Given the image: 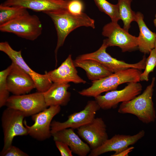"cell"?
Returning <instances> with one entry per match:
<instances>
[{
    "mask_svg": "<svg viewBox=\"0 0 156 156\" xmlns=\"http://www.w3.org/2000/svg\"><path fill=\"white\" fill-rule=\"evenodd\" d=\"M27 9L18 6L0 5V25L29 13Z\"/></svg>",
    "mask_w": 156,
    "mask_h": 156,
    "instance_id": "cell-23",
    "label": "cell"
},
{
    "mask_svg": "<svg viewBox=\"0 0 156 156\" xmlns=\"http://www.w3.org/2000/svg\"><path fill=\"white\" fill-rule=\"evenodd\" d=\"M70 86L69 83H53L49 89L43 92L47 106L66 105L70 100L71 94L68 90Z\"/></svg>",
    "mask_w": 156,
    "mask_h": 156,
    "instance_id": "cell-19",
    "label": "cell"
},
{
    "mask_svg": "<svg viewBox=\"0 0 156 156\" xmlns=\"http://www.w3.org/2000/svg\"><path fill=\"white\" fill-rule=\"evenodd\" d=\"M10 65L6 69L0 72V107L5 105L9 97L10 92L7 84V76L11 69Z\"/></svg>",
    "mask_w": 156,
    "mask_h": 156,
    "instance_id": "cell-25",
    "label": "cell"
},
{
    "mask_svg": "<svg viewBox=\"0 0 156 156\" xmlns=\"http://www.w3.org/2000/svg\"><path fill=\"white\" fill-rule=\"evenodd\" d=\"M84 5L81 0H69L67 10L70 12L75 14L83 12Z\"/></svg>",
    "mask_w": 156,
    "mask_h": 156,
    "instance_id": "cell-27",
    "label": "cell"
},
{
    "mask_svg": "<svg viewBox=\"0 0 156 156\" xmlns=\"http://www.w3.org/2000/svg\"><path fill=\"white\" fill-rule=\"evenodd\" d=\"M77 129L79 135L87 143L91 150L99 147L108 139L106 125L101 117L95 118Z\"/></svg>",
    "mask_w": 156,
    "mask_h": 156,
    "instance_id": "cell-14",
    "label": "cell"
},
{
    "mask_svg": "<svg viewBox=\"0 0 156 156\" xmlns=\"http://www.w3.org/2000/svg\"><path fill=\"white\" fill-rule=\"evenodd\" d=\"M102 34L108 47L117 46L123 52L133 51L138 48V38L122 28L118 23L111 22L103 27Z\"/></svg>",
    "mask_w": 156,
    "mask_h": 156,
    "instance_id": "cell-7",
    "label": "cell"
},
{
    "mask_svg": "<svg viewBox=\"0 0 156 156\" xmlns=\"http://www.w3.org/2000/svg\"><path fill=\"white\" fill-rule=\"evenodd\" d=\"M61 110L60 106H51L32 116L34 123L28 126L25 121L24 125L27 128L28 135L39 141H43L52 136L51 125L53 118Z\"/></svg>",
    "mask_w": 156,
    "mask_h": 156,
    "instance_id": "cell-10",
    "label": "cell"
},
{
    "mask_svg": "<svg viewBox=\"0 0 156 156\" xmlns=\"http://www.w3.org/2000/svg\"><path fill=\"white\" fill-rule=\"evenodd\" d=\"M153 23L155 26L156 27V14L155 15V18L153 20Z\"/></svg>",
    "mask_w": 156,
    "mask_h": 156,
    "instance_id": "cell-31",
    "label": "cell"
},
{
    "mask_svg": "<svg viewBox=\"0 0 156 156\" xmlns=\"http://www.w3.org/2000/svg\"><path fill=\"white\" fill-rule=\"evenodd\" d=\"M53 21L57 36L56 46L55 50L56 63L59 49L62 46L68 35L73 30L82 26L95 27L94 20L83 13L73 14L67 10H60L45 12Z\"/></svg>",
    "mask_w": 156,
    "mask_h": 156,
    "instance_id": "cell-1",
    "label": "cell"
},
{
    "mask_svg": "<svg viewBox=\"0 0 156 156\" xmlns=\"http://www.w3.org/2000/svg\"><path fill=\"white\" fill-rule=\"evenodd\" d=\"M94 1L99 10L109 16L112 22L118 23L120 20L117 4H112L106 0Z\"/></svg>",
    "mask_w": 156,
    "mask_h": 156,
    "instance_id": "cell-24",
    "label": "cell"
},
{
    "mask_svg": "<svg viewBox=\"0 0 156 156\" xmlns=\"http://www.w3.org/2000/svg\"><path fill=\"white\" fill-rule=\"evenodd\" d=\"M55 145L62 156H73L72 151L65 143L60 141H55Z\"/></svg>",
    "mask_w": 156,
    "mask_h": 156,
    "instance_id": "cell-29",
    "label": "cell"
},
{
    "mask_svg": "<svg viewBox=\"0 0 156 156\" xmlns=\"http://www.w3.org/2000/svg\"><path fill=\"white\" fill-rule=\"evenodd\" d=\"M5 105L23 112L26 117L32 116L48 107L43 93L38 91L29 94L12 95L9 96Z\"/></svg>",
    "mask_w": 156,
    "mask_h": 156,
    "instance_id": "cell-8",
    "label": "cell"
},
{
    "mask_svg": "<svg viewBox=\"0 0 156 156\" xmlns=\"http://www.w3.org/2000/svg\"><path fill=\"white\" fill-rule=\"evenodd\" d=\"M77 73L71 55H69L57 68L45 72L53 83H85L86 81L79 77Z\"/></svg>",
    "mask_w": 156,
    "mask_h": 156,
    "instance_id": "cell-16",
    "label": "cell"
},
{
    "mask_svg": "<svg viewBox=\"0 0 156 156\" xmlns=\"http://www.w3.org/2000/svg\"><path fill=\"white\" fill-rule=\"evenodd\" d=\"M108 47L105 41L103 40L100 48L95 51L79 55L76 57L78 60L90 59L94 60L100 63L112 73L129 68H135L141 70L144 69L146 58L144 56L142 60L134 64H129L118 60L112 57L106 51Z\"/></svg>",
    "mask_w": 156,
    "mask_h": 156,
    "instance_id": "cell-6",
    "label": "cell"
},
{
    "mask_svg": "<svg viewBox=\"0 0 156 156\" xmlns=\"http://www.w3.org/2000/svg\"><path fill=\"white\" fill-rule=\"evenodd\" d=\"M42 30V24L38 16L29 12L0 25L1 31L12 33L31 41L37 39Z\"/></svg>",
    "mask_w": 156,
    "mask_h": 156,
    "instance_id": "cell-4",
    "label": "cell"
},
{
    "mask_svg": "<svg viewBox=\"0 0 156 156\" xmlns=\"http://www.w3.org/2000/svg\"><path fill=\"white\" fill-rule=\"evenodd\" d=\"M69 0H6L1 4L8 6H18L36 12H45L67 10Z\"/></svg>",
    "mask_w": 156,
    "mask_h": 156,
    "instance_id": "cell-17",
    "label": "cell"
},
{
    "mask_svg": "<svg viewBox=\"0 0 156 156\" xmlns=\"http://www.w3.org/2000/svg\"><path fill=\"white\" fill-rule=\"evenodd\" d=\"M100 109L95 100L88 101L82 110L70 114L66 121L63 122L52 121L51 125V134L65 129H77L89 123L95 118L97 112Z\"/></svg>",
    "mask_w": 156,
    "mask_h": 156,
    "instance_id": "cell-12",
    "label": "cell"
},
{
    "mask_svg": "<svg viewBox=\"0 0 156 156\" xmlns=\"http://www.w3.org/2000/svg\"><path fill=\"white\" fill-rule=\"evenodd\" d=\"M73 62L76 67L84 70L89 79L92 81L105 77L113 73L98 62L90 59H75Z\"/></svg>",
    "mask_w": 156,
    "mask_h": 156,
    "instance_id": "cell-21",
    "label": "cell"
},
{
    "mask_svg": "<svg viewBox=\"0 0 156 156\" xmlns=\"http://www.w3.org/2000/svg\"><path fill=\"white\" fill-rule=\"evenodd\" d=\"M54 141L63 142L67 144L72 152L79 156H86L91 149L83 142L71 128L65 129L52 133Z\"/></svg>",
    "mask_w": 156,
    "mask_h": 156,
    "instance_id": "cell-18",
    "label": "cell"
},
{
    "mask_svg": "<svg viewBox=\"0 0 156 156\" xmlns=\"http://www.w3.org/2000/svg\"><path fill=\"white\" fill-rule=\"evenodd\" d=\"M155 81V78L153 77L151 84L142 94L130 100L122 103L118 109V113L133 115L145 124L154 122L156 113L152 96Z\"/></svg>",
    "mask_w": 156,
    "mask_h": 156,
    "instance_id": "cell-2",
    "label": "cell"
},
{
    "mask_svg": "<svg viewBox=\"0 0 156 156\" xmlns=\"http://www.w3.org/2000/svg\"><path fill=\"white\" fill-rule=\"evenodd\" d=\"M154 48H155L156 49V39L155 40V44H154Z\"/></svg>",
    "mask_w": 156,
    "mask_h": 156,
    "instance_id": "cell-32",
    "label": "cell"
},
{
    "mask_svg": "<svg viewBox=\"0 0 156 156\" xmlns=\"http://www.w3.org/2000/svg\"><path fill=\"white\" fill-rule=\"evenodd\" d=\"M7 76L8 89L14 95L25 94L36 88L34 81L27 74L14 63Z\"/></svg>",
    "mask_w": 156,
    "mask_h": 156,
    "instance_id": "cell-15",
    "label": "cell"
},
{
    "mask_svg": "<svg viewBox=\"0 0 156 156\" xmlns=\"http://www.w3.org/2000/svg\"><path fill=\"white\" fill-rule=\"evenodd\" d=\"M134 148L133 146L128 147L127 148L122 151L120 153L115 155L114 156H128L129 153L131 152Z\"/></svg>",
    "mask_w": 156,
    "mask_h": 156,
    "instance_id": "cell-30",
    "label": "cell"
},
{
    "mask_svg": "<svg viewBox=\"0 0 156 156\" xmlns=\"http://www.w3.org/2000/svg\"><path fill=\"white\" fill-rule=\"evenodd\" d=\"M144 16L140 12L136 13L135 21L138 25L140 32L138 38V48L144 54H149L154 48L156 33L147 27L144 20Z\"/></svg>",
    "mask_w": 156,
    "mask_h": 156,
    "instance_id": "cell-20",
    "label": "cell"
},
{
    "mask_svg": "<svg viewBox=\"0 0 156 156\" xmlns=\"http://www.w3.org/2000/svg\"><path fill=\"white\" fill-rule=\"evenodd\" d=\"M142 90V86L140 83L131 82L122 90H113L103 95H99L94 97L95 100L103 109L116 108L120 103L133 99L140 94Z\"/></svg>",
    "mask_w": 156,
    "mask_h": 156,
    "instance_id": "cell-9",
    "label": "cell"
},
{
    "mask_svg": "<svg viewBox=\"0 0 156 156\" xmlns=\"http://www.w3.org/2000/svg\"><path fill=\"white\" fill-rule=\"evenodd\" d=\"M145 135L143 130L132 135L123 134H115L110 139H108L101 146L91 150L89 156H98L107 152L114 151L111 155L114 156L129 146L134 144L143 138Z\"/></svg>",
    "mask_w": 156,
    "mask_h": 156,
    "instance_id": "cell-13",
    "label": "cell"
},
{
    "mask_svg": "<svg viewBox=\"0 0 156 156\" xmlns=\"http://www.w3.org/2000/svg\"><path fill=\"white\" fill-rule=\"evenodd\" d=\"M0 51L6 54L12 62L17 65L29 76L34 82L38 92H44L52 84L47 74H41L32 70L26 63L21 54V51L14 50L6 41L0 43Z\"/></svg>",
    "mask_w": 156,
    "mask_h": 156,
    "instance_id": "cell-11",
    "label": "cell"
},
{
    "mask_svg": "<svg viewBox=\"0 0 156 156\" xmlns=\"http://www.w3.org/2000/svg\"><path fill=\"white\" fill-rule=\"evenodd\" d=\"M141 70L132 68L113 73L103 79L92 81L91 86L79 93L83 96L95 97L103 92L116 90L121 84L139 82L142 73Z\"/></svg>",
    "mask_w": 156,
    "mask_h": 156,
    "instance_id": "cell-3",
    "label": "cell"
},
{
    "mask_svg": "<svg viewBox=\"0 0 156 156\" xmlns=\"http://www.w3.org/2000/svg\"><path fill=\"white\" fill-rule=\"evenodd\" d=\"M149 53V56L146 59L144 70L141 75L140 81H148L149 74L153 71L156 67V49L154 48Z\"/></svg>",
    "mask_w": 156,
    "mask_h": 156,
    "instance_id": "cell-26",
    "label": "cell"
},
{
    "mask_svg": "<svg viewBox=\"0 0 156 156\" xmlns=\"http://www.w3.org/2000/svg\"><path fill=\"white\" fill-rule=\"evenodd\" d=\"M132 0H118L117 5L120 20L123 23V28L128 31L131 23L135 21L136 13L131 8Z\"/></svg>",
    "mask_w": 156,
    "mask_h": 156,
    "instance_id": "cell-22",
    "label": "cell"
},
{
    "mask_svg": "<svg viewBox=\"0 0 156 156\" xmlns=\"http://www.w3.org/2000/svg\"><path fill=\"white\" fill-rule=\"evenodd\" d=\"M25 115L22 112L7 107L2 114L1 120L3 133L4 144L1 151L12 145L14 138L28 134L27 128L23 124Z\"/></svg>",
    "mask_w": 156,
    "mask_h": 156,
    "instance_id": "cell-5",
    "label": "cell"
},
{
    "mask_svg": "<svg viewBox=\"0 0 156 156\" xmlns=\"http://www.w3.org/2000/svg\"><path fill=\"white\" fill-rule=\"evenodd\" d=\"M0 156H28L29 155L18 148L11 145L4 151H1Z\"/></svg>",
    "mask_w": 156,
    "mask_h": 156,
    "instance_id": "cell-28",
    "label": "cell"
}]
</instances>
